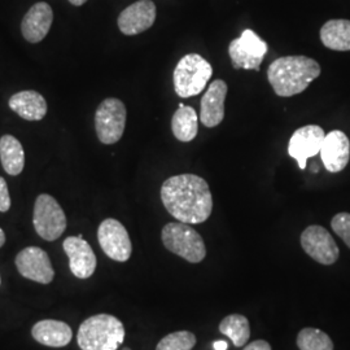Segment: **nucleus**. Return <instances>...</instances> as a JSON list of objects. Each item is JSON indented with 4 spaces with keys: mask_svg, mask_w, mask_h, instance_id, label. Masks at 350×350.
Segmentation results:
<instances>
[{
    "mask_svg": "<svg viewBox=\"0 0 350 350\" xmlns=\"http://www.w3.org/2000/svg\"><path fill=\"white\" fill-rule=\"evenodd\" d=\"M163 206L178 222L198 225L205 222L213 211L212 192L204 178L179 174L167 178L161 187Z\"/></svg>",
    "mask_w": 350,
    "mask_h": 350,
    "instance_id": "nucleus-1",
    "label": "nucleus"
},
{
    "mask_svg": "<svg viewBox=\"0 0 350 350\" xmlns=\"http://www.w3.org/2000/svg\"><path fill=\"white\" fill-rule=\"evenodd\" d=\"M321 72V65L312 57L283 56L270 64L267 79L278 96L291 98L304 92Z\"/></svg>",
    "mask_w": 350,
    "mask_h": 350,
    "instance_id": "nucleus-2",
    "label": "nucleus"
},
{
    "mask_svg": "<svg viewBox=\"0 0 350 350\" xmlns=\"http://www.w3.org/2000/svg\"><path fill=\"white\" fill-rule=\"evenodd\" d=\"M122 322L109 314H98L79 325L77 341L82 350H117L125 340Z\"/></svg>",
    "mask_w": 350,
    "mask_h": 350,
    "instance_id": "nucleus-3",
    "label": "nucleus"
},
{
    "mask_svg": "<svg viewBox=\"0 0 350 350\" xmlns=\"http://www.w3.org/2000/svg\"><path fill=\"white\" fill-rule=\"evenodd\" d=\"M213 68L209 62L198 53L183 56L175 66L173 82L176 95L182 99L201 94L212 78Z\"/></svg>",
    "mask_w": 350,
    "mask_h": 350,
    "instance_id": "nucleus-4",
    "label": "nucleus"
},
{
    "mask_svg": "<svg viewBox=\"0 0 350 350\" xmlns=\"http://www.w3.org/2000/svg\"><path fill=\"white\" fill-rule=\"evenodd\" d=\"M161 239L166 250L188 262L200 263L206 257L204 240L188 224L170 222L163 226Z\"/></svg>",
    "mask_w": 350,
    "mask_h": 350,
    "instance_id": "nucleus-5",
    "label": "nucleus"
},
{
    "mask_svg": "<svg viewBox=\"0 0 350 350\" xmlns=\"http://www.w3.org/2000/svg\"><path fill=\"white\" fill-rule=\"evenodd\" d=\"M33 224L40 238L55 241L63 235L66 228V217L55 198L42 193L36 200Z\"/></svg>",
    "mask_w": 350,
    "mask_h": 350,
    "instance_id": "nucleus-6",
    "label": "nucleus"
},
{
    "mask_svg": "<svg viewBox=\"0 0 350 350\" xmlns=\"http://www.w3.org/2000/svg\"><path fill=\"white\" fill-rule=\"evenodd\" d=\"M126 116L125 104L120 99L108 98L101 101L95 113V129L103 144H114L122 138Z\"/></svg>",
    "mask_w": 350,
    "mask_h": 350,
    "instance_id": "nucleus-7",
    "label": "nucleus"
},
{
    "mask_svg": "<svg viewBox=\"0 0 350 350\" xmlns=\"http://www.w3.org/2000/svg\"><path fill=\"white\" fill-rule=\"evenodd\" d=\"M267 43L253 30L247 29L228 46V55L235 69L258 70L267 53Z\"/></svg>",
    "mask_w": 350,
    "mask_h": 350,
    "instance_id": "nucleus-8",
    "label": "nucleus"
},
{
    "mask_svg": "<svg viewBox=\"0 0 350 350\" xmlns=\"http://www.w3.org/2000/svg\"><path fill=\"white\" fill-rule=\"evenodd\" d=\"M98 240L103 252L117 262H126L131 257L133 244L129 232L120 221L108 218L101 222L98 230Z\"/></svg>",
    "mask_w": 350,
    "mask_h": 350,
    "instance_id": "nucleus-9",
    "label": "nucleus"
},
{
    "mask_svg": "<svg viewBox=\"0 0 350 350\" xmlns=\"http://www.w3.org/2000/svg\"><path fill=\"white\" fill-rule=\"evenodd\" d=\"M301 247L314 261L322 265H334L338 260L340 250L332 235L322 226L313 225L301 234Z\"/></svg>",
    "mask_w": 350,
    "mask_h": 350,
    "instance_id": "nucleus-10",
    "label": "nucleus"
},
{
    "mask_svg": "<svg viewBox=\"0 0 350 350\" xmlns=\"http://www.w3.org/2000/svg\"><path fill=\"white\" fill-rule=\"evenodd\" d=\"M325 137V130L318 125L304 126L292 134L288 144V154L297 161L301 170L306 169L308 159L321 152Z\"/></svg>",
    "mask_w": 350,
    "mask_h": 350,
    "instance_id": "nucleus-11",
    "label": "nucleus"
},
{
    "mask_svg": "<svg viewBox=\"0 0 350 350\" xmlns=\"http://www.w3.org/2000/svg\"><path fill=\"white\" fill-rule=\"evenodd\" d=\"M16 267L21 275L40 284H50L55 271L47 252L38 247H27L16 257Z\"/></svg>",
    "mask_w": 350,
    "mask_h": 350,
    "instance_id": "nucleus-12",
    "label": "nucleus"
},
{
    "mask_svg": "<svg viewBox=\"0 0 350 350\" xmlns=\"http://www.w3.org/2000/svg\"><path fill=\"white\" fill-rule=\"evenodd\" d=\"M64 252L69 258L72 274L78 279H88L96 270V256L88 241L78 237H69L63 243Z\"/></svg>",
    "mask_w": 350,
    "mask_h": 350,
    "instance_id": "nucleus-13",
    "label": "nucleus"
},
{
    "mask_svg": "<svg viewBox=\"0 0 350 350\" xmlns=\"http://www.w3.org/2000/svg\"><path fill=\"white\" fill-rule=\"evenodd\" d=\"M156 21V5L152 0H138L124 10L118 17V27L125 36H138L150 29Z\"/></svg>",
    "mask_w": 350,
    "mask_h": 350,
    "instance_id": "nucleus-14",
    "label": "nucleus"
},
{
    "mask_svg": "<svg viewBox=\"0 0 350 350\" xmlns=\"http://www.w3.org/2000/svg\"><path fill=\"white\" fill-rule=\"evenodd\" d=\"M319 153L329 173H340L349 163V138L341 130H334L325 135Z\"/></svg>",
    "mask_w": 350,
    "mask_h": 350,
    "instance_id": "nucleus-15",
    "label": "nucleus"
},
{
    "mask_svg": "<svg viewBox=\"0 0 350 350\" xmlns=\"http://www.w3.org/2000/svg\"><path fill=\"white\" fill-rule=\"evenodd\" d=\"M227 91V83L222 79H215L209 85L200 104V121L205 127H215L224 121Z\"/></svg>",
    "mask_w": 350,
    "mask_h": 350,
    "instance_id": "nucleus-16",
    "label": "nucleus"
},
{
    "mask_svg": "<svg viewBox=\"0 0 350 350\" xmlns=\"http://www.w3.org/2000/svg\"><path fill=\"white\" fill-rule=\"evenodd\" d=\"M53 21V12L50 4L40 1L34 4L21 23L23 36L30 43H39L50 31Z\"/></svg>",
    "mask_w": 350,
    "mask_h": 350,
    "instance_id": "nucleus-17",
    "label": "nucleus"
},
{
    "mask_svg": "<svg viewBox=\"0 0 350 350\" xmlns=\"http://www.w3.org/2000/svg\"><path fill=\"white\" fill-rule=\"evenodd\" d=\"M31 335L42 345L51 348H63L72 341L73 331L65 322L44 319L34 325Z\"/></svg>",
    "mask_w": 350,
    "mask_h": 350,
    "instance_id": "nucleus-18",
    "label": "nucleus"
},
{
    "mask_svg": "<svg viewBox=\"0 0 350 350\" xmlns=\"http://www.w3.org/2000/svg\"><path fill=\"white\" fill-rule=\"evenodd\" d=\"M10 108L26 121H40L47 114V101L33 90L20 91L11 96Z\"/></svg>",
    "mask_w": 350,
    "mask_h": 350,
    "instance_id": "nucleus-19",
    "label": "nucleus"
},
{
    "mask_svg": "<svg viewBox=\"0 0 350 350\" xmlns=\"http://www.w3.org/2000/svg\"><path fill=\"white\" fill-rule=\"evenodd\" d=\"M0 161L5 173L18 175L25 166V152L20 140L12 135H3L0 138Z\"/></svg>",
    "mask_w": 350,
    "mask_h": 350,
    "instance_id": "nucleus-20",
    "label": "nucleus"
},
{
    "mask_svg": "<svg viewBox=\"0 0 350 350\" xmlns=\"http://www.w3.org/2000/svg\"><path fill=\"white\" fill-rule=\"evenodd\" d=\"M321 40L328 50L350 51L349 20H329L321 29Z\"/></svg>",
    "mask_w": 350,
    "mask_h": 350,
    "instance_id": "nucleus-21",
    "label": "nucleus"
},
{
    "mask_svg": "<svg viewBox=\"0 0 350 350\" xmlns=\"http://www.w3.org/2000/svg\"><path fill=\"white\" fill-rule=\"evenodd\" d=\"M172 130L179 142H192L198 137L199 131V117L196 111L192 107L179 104V109L175 111L172 118Z\"/></svg>",
    "mask_w": 350,
    "mask_h": 350,
    "instance_id": "nucleus-22",
    "label": "nucleus"
},
{
    "mask_svg": "<svg viewBox=\"0 0 350 350\" xmlns=\"http://www.w3.org/2000/svg\"><path fill=\"white\" fill-rule=\"evenodd\" d=\"M219 331L230 338L237 348L244 347L250 338V322L244 315L240 314L227 315L219 323Z\"/></svg>",
    "mask_w": 350,
    "mask_h": 350,
    "instance_id": "nucleus-23",
    "label": "nucleus"
},
{
    "mask_svg": "<svg viewBox=\"0 0 350 350\" xmlns=\"http://www.w3.org/2000/svg\"><path fill=\"white\" fill-rule=\"evenodd\" d=\"M297 347L300 350H334V341L318 328H304L297 336Z\"/></svg>",
    "mask_w": 350,
    "mask_h": 350,
    "instance_id": "nucleus-24",
    "label": "nucleus"
},
{
    "mask_svg": "<svg viewBox=\"0 0 350 350\" xmlns=\"http://www.w3.org/2000/svg\"><path fill=\"white\" fill-rule=\"evenodd\" d=\"M196 345V336L189 331H176L160 340L156 350H192Z\"/></svg>",
    "mask_w": 350,
    "mask_h": 350,
    "instance_id": "nucleus-25",
    "label": "nucleus"
},
{
    "mask_svg": "<svg viewBox=\"0 0 350 350\" xmlns=\"http://www.w3.org/2000/svg\"><path fill=\"white\" fill-rule=\"evenodd\" d=\"M331 227L350 248V213H338L331 221Z\"/></svg>",
    "mask_w": 350,
    "mask_h": 350,
    "instance_id": "nucleus-26",
    "label": "nucleus"
},
{
    "mask_svg": "<svg viewBox=\"0 0 350 350\" xmlns=\"http://www.w3.org/2000/svg\"><path fill=\"white\" fill-rule=\"evenodd\" d=\"M11 208V196L7 182L3 176H0V212L5 213Z\"/></svg>",
    "mask_w": 350,
    "mask_h": 350,
    "instance_id": "nucleus-27",
    "label": "nucleus"
},
{
    "mask_svg": "<svg viewBox=\"0 0 350 350\" xmlns=\"http://www.w3.org/2000/svg\"><path fill=\"white\" fill-rule=\"evenodd\" d=\"M244 350H271V347L267 341L265 340H257L250 342V345H247Z\"/></svg>",
    "mask_w": 350,
    "mask_h": 350,
    "instance_id": "nucleus-28",
    "label": "nucleus"
},
{
    "mask_svg": "<svg viewBox=\"0 0 350 350\" xmlns=\"http://www.w3.org/2000/svg\"><path fill=\"white\" fill-rule=\"evenodd\" d=\"M227 342L224 341V340H218V341H215L214 344H213V348L214 350H227Z\"/></svg>",
    "mask_w": 350,
    "mask_h": 350,
    "instance_id": "nucleus-29",
    "label": "nucleus"
},
{
    "mask_svg": "<svg viewBox=\"0 0 350 350\" xmlns=\"http://www.w3.org/2000/svg\"><path fill=\"white\" fill-rule=\"evenodd\" d=\"M69 3H72L73 5H75V7H81V5H83L88 0H68Z\"/></svg>",
    "mask_w": 350,
    "mask_h": 350,
    "instance_id": "nucleus-30",
    "label": "nucleus"
},
{
    "mask_svg": "<svg viewBox=\"0 0 350 350\" xmlns=\"http://www.w3.org/2000/svg\"><path fill=\"white\" fill-rule=\"evenodd\" d=\"M4 243H5V234H4V231L0 228V248L4 245Z\"/></svg>",
    "mask_w": 350,
    "mask_h": 350,
    "instance_id": "nucleus-31",
    "label": "nucleus"
},
{
    "mask_svg": "<svg viewBox=\"0 0 350 350\" xmlns=\"http://www.w3.org/2000/svg\"><path fill=\"white\" fill-rule=\"evenodd\" d=\"M124 350H131V349H130V348H125V349H124Z\"/></svg>",
    "mask_w": 350,
    "mask_h": 350,
    "instance_id": "nucleus-32",
    "label": "nucleus"
},
{
    "mask_svg": "<svg viewBox=\"0 0 350 350\" xmlns=\"http://www.w3.org/2000/svg\"><path fill=\"white\" fill-rule=\"evenodd\" d=\"M0 283H1V280H0Z\"/></svg>",
    "mask_w": 350,
    "mask_h": 350,
    "instance_id": "nucleus-33",
    "label": "nucleus"
}]
</instances>
